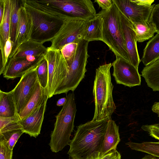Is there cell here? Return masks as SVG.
I'll return each instance as SVG.
<instances>
[{"label": "cell", "instance_id": "2e32d148", "mask_svg": "<svg viewBox=\"0 0 159 159\" xmlns=\"http://www.w3.org/2000/svg\"><path fill=\"white\" fill-rule=\"evenodd\" d=\"M47 101L20 120L24 133L36 138L40 134Z\"/></svg>", "mask_w": 159, "mask_h": 159}, {"label": "cell", "instance_id": "484cf974", "mask_svg": "<svg viewBox=\"0 0 159 159\" xmlns=\"http://www.w3.org/2000/svg\"><path fill=\"white\" fill-rule=\"evenodd\" d=\"M132 150L144 152L159 158V142H129L125 143Z\"/></svg>", "mask_w": 159, "mask_h": 159}, {"label": "cell", "instance_id": "5b68a950", "mask_svg": "<svg viewBox=\"0 0 159 159\" xmlns=\"http://www.w3.org/2000/svg\"><path fill=\"white\" fill-rule=\"evenodd\" d=\"M98 13L103 19L102 42L107 45L116 57H121L130 62L123 35L119 10L113 2L109 10H102Z\"/></svg>", "mask_w": 159, "mask_h": 159}, {"label": "cell", "instance_id": "8d00e7d4", "mask_svg": "<svg viewBox=\"0 0 159 159\" xmlns=\"http://www.w3.org/2000/svg\"><path fill=\"white\" fill-rule=\"evenodd\" d=\"M131 1L138 5L149 7L151 6L152 4L154 2V0H131Z\"/></svg>", "mask_w": 159, "mask_h": 159}, {"label": "cell", "instance_id": "8fae6325", "mask_svg": "<svg viewBox=\"0 0 159 159\" xmlns=\"http://www.w3.org/2000/svg\"><path fill=\"white\" fill-rule=\"evenodd\" d=\"M112 75L116 83L129 87L139 86L141 83V75L138 69L123 58L116 57L112 63Z\"/></svg>", "mask_w": 159, "mask_h": 159}, {"label": "cell", "instance_id": "9c48e42d", "mask_svg": "<svg viewBox=\"0 0 159 159\" xmlns=\"http://www.w3.org/2000/svg\"><path fill=\"white\" fill-rule=\"evenodd\" d=\"M87 21L75 19L66 20L51 41V44L50 47L60 50L68 44L78 43L80 39H83L87 26Z\"/></svg>", "mask_w": 159, "mask_h": 159}, {"label": "cell", "instance_id": "4dcf8cb0", "mask_svg": "<svg viewBox=\"0 0 159 159\" xmlns=\"http://www.w3.org/2000/svg\"><path fill=\"white\" fill-rule=\"evenodd\" d=\"M78 43L73 42L64 46L60 50L66 62L74 58L76 50Z\"/></svg>", "mask_w": 159, "mask_h": 159}, {"label": "cell", "instance_id": "836d02e7", "mask_svg": "<svg viewBox=\"0 0 159 159\" xmlns=\"http://www.w3.org/2000/svg\"><path fill=\"white\" fill-rule=\"evenodd\" d=\"M149 21L154 25L157 32L159 33V3L155 5L151 15Z\"/></svg>", "mask_w": 159, "mask_h": 159}, {"label": "cell", "instance_id": "1f68e13d", "mask_svg": "<svg viewBox=\"0 0 159 159\" xmlns=\"http://www.w3.org/2000/svg\"><path fill=\"white\" fill-rule=\"evenodd\" d=\"M87 159H121V156L120 153L116 149L105 154L100 153Z\"/></svg>", "mask_w": 159, "mask_h": 159}, {"label": "cell", "instance_id": "3957f363", "mask_svg": "<svg viewBox=\"0 0 159 159\" xmlns=\"http://www.w3.org/2000/svg\"><path fill=\"white\" fill-rule=\"evenodd\" d=\"M112 66L111 63L105 64L96 69L93 88L95 111L93 120L110 119L116 109L112 95L113 85L110 73Z\"/></svg>", "mask_w": 159, "mask_h": 159}, {"label": "cell", "instance_id": "52a82bcc", "mask_svg": "<svg viewBox=\"0 0 159 159\" xmlns=\"http://www.w3.org/2000/svg\"><path fill=\"white\" fill-rule=\"evenodd\" d=\"M48 66V89L49 98L54 95L55 91L63 83L68 74L69 67L60 50L47 48L44 55Z\"/></svg>", "mask_w": 159, "mask_h": 159}, {"label": "cell", "instance_id": "b9f144b4", "mask_svg": "<svg viewBox=\"0 0 159 159\" xmlns=\"http://www.w3.org/2000/svg\"><path fill=\"white\" fill-rule=\"evenodd\" d=\"M154 125L159 128V123L154 124Z\"/></svg>", "mask_w": 159, "mask_h": 159}, {"label": "cell", "instance_id": "7a4b0ae2", "mask_svg": "<svg viewBox=\"0 0 159 159\" xmlns=\"http://www.w3.org/2000/svg\"><path fill=\"white\" fill-rule=\"evenodd\" d=\"M109 119L92 120L77 126L69 145V159H87L100 153Z\"/></svg>", "mask_w": 159, "mask_h": 159}, {"label": "cell", "instance_id": "30bf717a", "mask_svg": "<svg viewBox=\"0 0 159 159\" xmlns=\"http://www.w3.org/2000/svg\"><path fill=\"white\" fill-rule=\"evenodd\" d=\"M37 67L23 75L16 87L11 90L18 115L31 97L38 82Z\"/></svg>", "mask_w": 159, "mask_h": 159}, {"label": "cell", "instance_id": "cb8c5ba5", "mask_svg": "<svg viewBox=\"0 0 159 159\" xmlns=\"http://www.w3.org/2000/svg\"><path fill=\"white\" fill-rule=\"evenodd\" d=\"M12 91L0 90V117H10L18 115Z\"/></svg>", "mask_w": 159, "mask_h": 159}, {"label": "cell", "instance_id": "f1b7e54d", "mask_svg": "<svg viewBox=\"0 0 159 159\" xmlns=\"http://www.w3.org/2000/svg\"><path fill=\"white\" fill-rule=\"evenodd\" d=\"M24 133L22 129L8 131L0 134V139L4 141L11 150L15 146L21 135Z\"/></svg>", "mask_w": 159, "mask_h": 159}, {"label": "cell", "instance_id": "f35d334b", "mask_svg": "<svg viewBox=\"0 0 159 159\" xmlns=\"http://www.w3.org/2000/svg\"><path fill=\"white\" fill-rule=\"evenodd\" d=\"M152 111L159 117V102H155L152 107Z\"/></svg>", "mask_w": 159, "mask_h": 159}, {"label": "cell", "instance_id": "8992f818", "mask_svg": "<svg viewBox=\"0 0 159 159\" xmlns=\"http://www.w3.org/2000/svg\"><path fill=\"white\" fill-rule=\"evenodd\" d=\"M89 42L81 39L79 41L73 59L67 62L69 71L66 78L56 90L54 95L73 92L85 76L86 66L89 57L88 52Z\"/></svg>", "mask_w": 159, "mask_h": 159}, {"label": "cell", "instance_id": "f546056e", "mask_svg": "<svg viewBox=\"0 0 159 159\" xmlns=\"http://www.w3.org/2000/svg\"><path fill=\"white\" fill-rule=\"evenodd\" d=\"M38 81L43 88L47 87L48 82V66L47 62L44 59L36 69Z\"/></svg>", "mask_w": 159, "mask_h": 159}, {"label": "cell", "instance_id": "d590c367", "mask_svg": "<svg viewBox=\"0 0 159 159\" xmlns=\"http://www.w3.org/2000/svg\"><path fill=\"white\" fill-rule=\"evenodd\" d=\"M94 2L98 4L102 10L105 11L109 10L113 3L112 1L111 0H95Z\"/></svg>", "mask_w": 159, "mask_h": 159}, {"label": "cell", "instance_id": "44dd1931", "mask_svg": "<svg viewBox=\"0 0 159 159\" xmlns=\"http://www.w3.org/2000/svg\"><path fill=\"white\" fill-rule=\"evenodd\" d=\"M11 0H5L3 17L0 22V46L1 55L3 52L7 41L10 37Z\"/></svg>", "mask_w": 159, "mask_h": 159}, {"label": "cell", "instance_id": "74e56055", "mask_svg": "<svg viewBox=\"0 0 159 159\" xmlns=\"http://www.w3.org/2000/svg\"><path fill=\"white\" fill-rule=\"evenodd\" d=\"M5 0H0V22L1 21L4 14Z\"/></svg>", "mask_w": 159, "mask_h": 159}, {"label": "cell", "instance_id": "ba28073f", "mask_svg": "<svg viewBox=\"0 0 159 159\" xmlns=\"http://www.w3.org/2000/svg\"><path fill=\"white\" fill-rule=\"evenodd\" d=\"M61 11L70 19L89 20L97 13L90 0H39Z\"/></svg>", "mask_w": 159, "mask_h": 159}, {"label": "cell", "instance_id": "277c9868", "mask_svg": "<svg viewBox=\"0 0 159 159\" xmlns=\"http://www.w3.org/2000/svg\"><path fill=\"white\" fill-rule=\"evenodd\" d=\"M66 98V103L56 116L54 128L51 134L49 145L51 151L55 153L61 151L69 145L74 127L76 112L74 94L70 93Z\"/></svg>", "mask_w": 159, "mask_h": 159}, {"label": "cell", "instance_id": "ffe728a7", "mask_svg": "<svg viewBox=\"0 0 159 159\" xmlns=\"http://www.w3.org/2000/svg\"><path fill=\"white\" fill-rule=\"evenodd\" d=\"M103 19L98 13L94 18L87 21V26L83 39L89 42L103 41Z\"/></svg>", "mask_w": 159, "mask_h": 159}, {"label": "cell", "instance_id": "6da1fadb", "mask_svg": "<svg viewBox=\"0 0 159 159\" xmlns=\"http://www.w3.org/2000/svg\"><path fill=\"white\" fill-rule=\"evenodd\" d=\"M32 21L31 39L43 44L51 41L67 20L70 19L58 10L39 0H21Z\"/></svg>", "mask_w": 159, "mask_h": 159}, {"label": "cell", "instance_id": "d6986e66", "mask_svg": "<svg viewBox=\"0 0 159 159\" xmlns=\"http://www.w3.org/2000/svg\"><path fill=\"white\" fill-rule=\"evenodd\" d=\"M43 44L31 39L29 40L20 45L12 57L43 56L46 53L47 48Z\"/></svg>", "mask_w": 159, "mask_h": 159}, {"label": "cell", "instance_id": "d6a6232c", "mask_svg": "<svg viewBox=\"0 0 159 159\" xmlns=\"http://www.w3.org/2000/svg\"><path fill=\"white\" fill-rule=\"evenodd\" d=\"M12 155L13 150L4 141L0 139V159H12Z\"/></svg>", "mask_w": 159, "mask_h": 159}, {"label": "cell", "instance_id": "d4e9b609", "mask_svg": "<svg viewBox=\"0 0 159 159\" xmlns=\"http://www.w3.org/2000/svg\"><path fill=\"white\" fill-rule=\"evenodd\" d=\"M133 24L137 41L139 42H143L152 38L157 32L154 25L150 22Z\"/></svg>", "mask_w": 159, "mask_h": 159}, {"label": "cell", "instance_id": "e0dca14e", "mask_svg": "<svg viewBox=\"0 0 159 159\" xmlns=\"http://www.w3.org/2000/svg\"><path fill=\"white\" fill-rule=\"evenodd\" d=\"M48 98V88H42L38 81L31 97L18 114L20 119L28 116L45 102L47 101Z\"/></svg>", "mask_w": 159, "mask_h": 159}, {"label": "cell", "instance_id": "ab89813d", "mask_svg": "<svg viewBox=\"0 0 159 159\" xmlns=\"http://www.w3.org/2000/svg\"><path fill=\"white\" fill-rule=\"evenodd\" d=\"M66 101V98H62L59 99L57 102V106H63Z\"/></svg>", "mask_w": 159, "mask_h": 159}, {"label": "cell", "instance_id": "7402d4cb", "mask_svg": "<svg viewBox=\"0 0 159 159\" xmlns=\"http://www.w3.org/2000/svg\"><path fill=\"white\" fill-rule=\"evenodd\" d=\"M141 73L148 86L159 91V59L145 66Z\"/></svg>", "mask_w": 159, "mask_h": 159}, {"label": "cell", "instance_id": "e575fe53", "mask_svg": "<svg viewBox=\"0 0 159 159\" xmlns=\"http://www.w3.org/2000/svg\"><path fill=\"white\" fill-rule=\"evenodd\" d=\"M141 129L147 132L152 137L159 140V128L154 124L143 125Z\"/></svg>", "mask_w": 159, "mask_h": 159}, {"label": "cell", "instance_id": "60d3db41", "mask_svg": "<svg viewBox=\"0 0 159 159\" xmlns=\"http://www.w3.org/2000/svg\"><path fill=\"white\" fill-rule=\"evenodd\" d=\"M141 159H159V158L155 157L151 155H146Z\"/></svg>", "mask_w": 159, "mask_h": 159}, {"label": "cell", "instance_id": "4fadbf2b", "mask_svg": "<svg viewBox=\"0 0 159 159\" xmlns=\"http://www.w3.org/2000/svg\"><path fill=\"white\" fill-rule=\"evenodd\" d=\"M44 59V56L11 58L3 73V76L7 80L21 77L28 71L37 67Z\"/></svg>", "mask_w": 159, "mask_h": 159}, {"label": "cell", "instance_id": "9a60e30c", "mask_svg": "<svg viewBox=\"0 0 159 159\" xmlns=\"http://www.w3.org/2000/svg\"><path fill=\"white\" fill-rule=\"evenodd\" d=\"M32 26L31 17L21 3L19 9V19L16 36L9 59L13 57L21 44L31 39Z\"/></svg>", "mask_w": 159, "mask_h": 159}, {"label": "cell", "instance_id": "603a6c76", "mask_svg": "<svg viewBox=\"0 0 159 159\" xmlns=\"http://www.w3.org/2000/svg\"><path fill=\"white\" fill-rule=\"evenodd\" d=\"M159 59V33L147 43L141 61L145 66Z\"/></svg>", "mask_w": 159, "mask_h": 159}, {"label": "cell", "instance_id": "ac0fdd59", "mask_svg": "<svg viewBox=\"0 0 159 159\" xmlns=\"http://www.w3.org/2000/svg\"><path fill=\"white\" fill-rule=\"evenodd\" d=\"M119 131V126L114 120L109 119L100 152L101 154H105L116 149L120 141Z\"/></svg>", "mask_w": 159, "mask_h": 159}, {"label": "cell", "instance_id": "83f0119b", "mask_svg": "<svg viewBox=\"0 0 159 159\" xmlns=\"http://www.w3.org/2000/svg\"><path fill=\"white\" fill-rule=\"evenodd\" d=\"M18 115L10 117H0V134L8 131L22 129Z\"/></svg>", "mask_w": 159, "mask_h": 159}, {"label": "cell", "instance_id": "7c38bea8", "mask_svg": "<svg viewBox=\"0 0 159 159\" xmlns=\"http://www.w3.org/2000/svg\"><path fill=\"white\" fill-rule=\"evenodd\" d=\"M120 12L133 24H144L150 22V18L155 4L149 7L141 6L131 0H112Z\"/></svg>", "mask_w": 159, "mask_h": 159}, {"label": "cell", "instance_id": "4316f807", "mask_svg": "<svg viewBox=\"0 0 159 159\" xmlns=\"http://www.w3.org/2000/svg\"><path fill=\"white\" fill-rule=\"evenodd\" d=\"M20 5L19 1L11 0L10 38L13 45L15 41L18 24L19 9Z\"/></svg>", "mask_w": 159, "mask_h": 159}, {"label": "cell", "instance_id": "5bb4252c", "mask_svg": "<svg viewBox=\"0 0 159 159\" xmlns=\"http://www.w3.org/2000/svg\"><path fill=\"white\" fill-rule=\"evenodd\" d=\"M119 14L124 41L130 62L138 69L141 60L138 52L137 41L133 24L120 11Z\"/></svg>", "mask_w": 159, "mask_h": 159}]
</instances>
